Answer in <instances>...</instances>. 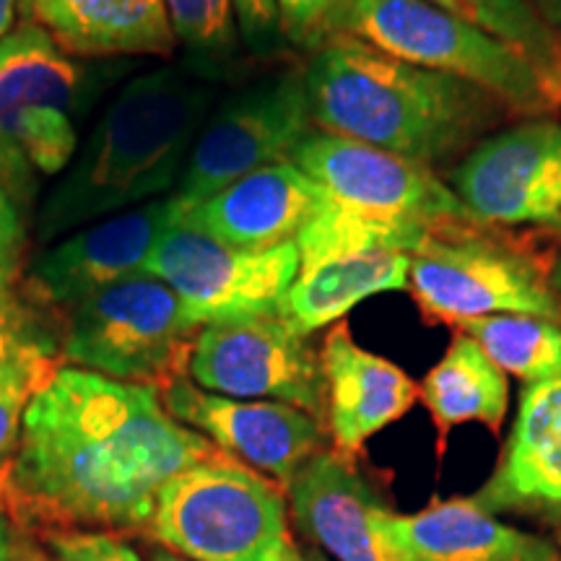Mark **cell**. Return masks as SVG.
I'll return each mask as SVG.
<instances>
[{
    "label": "cell",
    "instance_id": "1",
    "mask_svg": "<svg viewBox=\"0 0 561 561\" xmlns=\"http://www.w3.org/2000/svg\"><path fill=\"white\" fill-rule=\"evenodd\" d=\"M216 453L153 385L60 364L26 403L0 507L50 530H149L167 481Z\"/></svg>",
    "mask_w": 561,
    "mask_h": 561
},
{
    "label": "cell",
    "instance_id": "2",
    "mask_svg": "<svg viewBox=\"0 0 561 561\" xmlns=\"http://www.w3.org/2000/svg\"><path fill=\"white\" fill-rule=\"evenodd\" d=\"M219 81L198 62L161 66L117 89L37 210V244L174 193Z\"/></svg>",
    "mask_w": 561,
    "mask_h": 561
},
{
    "label": "cell",
    "instance_id": "3",
    "mask_svg": "<svg viewBox=\"0 0 561 561\" xmlns=\"http://www.w3.org/2000/svg\"><path fill=\"white\" fill-rule=\"evenodd\" d=\"M312 125L419 164L466 151L504 107L471 83L411 66L348 32L305 70Z\"/></svg>",
    "mask_w": 561,
    "mask_h": 561
},
{
    "label": "cell",
    "instance_id": "4",
    "mask_svg": "<svg viewBox=\"0 0 561 561\" xmlns=\"http://www.w3.org/2000/svg\"><path fill=\"white\" fill-rule=\"evenodd\" d=\"M117 76L83 66L34 21L0 39V182L21 214L39 180L68 170L79 125Z\"/></svg>",
    "mask_w": 561,
    "mask_h": 561
},
{
    "label": "cell",
    "instance_id": "5",
    "mask_svg": "<svg viewBox=\"0 0 561 561\" xmlns=\"http://www.w3.org/2000/svg\"><path fill=\"white\" fill-rule=\"evenodd\" d=\"M149 533L187 561H294L286 489L216 453L167 481Z\"/></svg>",
    "mask_w": 561,
    "mask_h": 561
},
{
    "label": "cell",
    "instance_id": "6",
    "mask_svg": "<svg viewBox=\"0 0 561 561\" xmlns=\"http://www.w3.org/2000/svg\"><path fill=\"white\" fill-rule=\"evenodd\" d=\"M343 32L411 66L471 83L515 115L549 117L559 107L520 53L430 0H348Z\"/></svg>",
    "mask_w": 561,
    "mask_h": 561
},
{
    "label": "cell",
    "instance_id": "7",
    "mask_svg": "<svg viewBox=\"0 0 561 561\" xmlns=\"http://www.w3.org/2000/svg\"><path fill=\"white\" fill-rule=\"evenodd\" d=\"M60 359L121 382L167 388L187 375L201 328L164 280L136 273L60 314Z\"/></svg>",
    "mask_w": 561,
    "mask_h": 561
},
{
    "label": "cell",
    "instance_id": "8",
    "mask_svg": "<svg viewBox=\"0 0 561 561\" xmlns=\"http://www.w3.org/2000/svg\"><path fill=\"white\" fill-rule=\"evenodd\" d=\"M409 289L430 318L453 325L494 314L561 322V299L551 280L520 252L486 240L468 221L432 231L411 255Z\"/></svg>",
    "mask_w": 561,
    "mask_h": 561
},
{
    "label": "cell",
    "instance_id": "9",
    "mask_svg": "<svg viewBox=\"0 0 561 561\" xmlns=\"http://www.w3.org/2000/svg\"><path fill=\"white\" fill-rule=\"evenodd\" d=\"M310 130L305 70L286 68L244 83L208 112L172 198L195 206L263 167L291 161Z\"/></svg>",
    "mask_w": 561,
    "mask_h": 561
},
{
    "label": "cell",
    "instance_id": "10",
    "mask_svg": "<svg viewBox=\"0 0 561 561\" xmlns=\"http://www.w3.org/2000/svg\"><path fill=\"white\" fill-rule=\"evenodd\" d=\"M144 273L178 294L195 325H221L276 314L299 276V250L297 242L261 252L229 248L178 219Z\"/></svg>",
    "mask_w": 561,
    "mask_h": 561
},
{
    "label": "cell",
    "instance_id": "11",
    "mask_svg": "<svg viewBox=\"0 0 561 561\" xmlns=\"http://www.w3.org/2000/svg\"><path fill=\"white\" fill-rule=\"evenodd\" d=\"M187 377L208 392L286 403L325 421L320 354L278 314L201 328L187 356Z\"/></svg>",
    "mask_w": 561,
    "mask_h": 561
},
{
    "label": "cell",
    "instance_id": "12",
    "mask_svg": "<svg viewBox=\"0 0 561 561\" xmlns=\"http://www.w3.org/2000/svg\"><path fill=\"white\" fill-rule=\"evenodd\" d=\"M291 161L328 198L356 214L430 229L455 221L476 224L432 167L359 140L310 130Z\"/></svg>",
    "mask_w": 561,
    "mask_h": 561
},
{
    "label": "cell",
    "instance_id": "13",
    "mask_svg": "<svg viewBox=\"0 0 561 561\" xmlns=\"http://www.w3.org/2000/svg\"><path fill=\"white\" fill-rule=\"evenodd\" d=\"M450 187L476 224L561 231V123L533 117L481 140Z\"/></svg>",
    "mask_w": 561,
    "mask_h": 561
},
{
    "label": "cell",
    "instance_id": "14",
    "mask_svg": "<svg viewBox=\"0 0 561 561\" xmlns=\"http://www.w3.org/2000/svg\"><path fill=\"white\" fill-rule=\"evenodd\" d=\"M178 201L167 195L70 231L32 257L24 294L62 314L91 294L144 273L146 261L178 221Z\"/></svg>",
    "mask_w": 561,
    "mask_h": 561
},
{
    "label": "cell",
    "instance_id": "15",
    "mask_svg": "<svg viewBox=\"0 0 561 561\" xmlns=\"http://www.w3.org/2000/svg\"><path fill=\"white\" fill-rule=\"evenodd\" d=\"M161 401L180 424L284 489L322 447V421L307 411L208 392L187 375L161 388Z\"/></svg>",
    "mask_w": 561,
    "mask_h": 561
},
{
    "label": "cell",
    "instance_id": "16",
    "mask_svg": "<svg viewBox=\"0 0 561 561\" xmlns=\"http://www.w3.org/2000/svg\"><path fill=\"white\" fill-rule=\"evenodd\" d=\"M301 536L339 561H413L392 536V510L341 453H318L286 489Z\"/></svg>",
    "mask_w": 561,
    "mask_h": 561
},
{
    "label": "cell",
    "instance_id": "17",
    "mask_svg": "<svg viewBox=\"0 0 561 561\" xmlns=\"http://www.w3.org/2000/svg\"><path fill=\"white\" fill-rule=\"evenodd\" d=\"M328 195L294 161L263 167L208 201L180 206V221L240 250H273L297 242L299 231L328 206Z\"/></svg>",
    "mask_w": 561,
    "mask_h": 561
},
{
    "label": "cell",
    "instance_id": "18",
    "mask_svg": "<svg viewBox=\"0 0 561 561\" xmlns=\"http://www.w3.org/2000/svg\"><path fill=\"white\" fill-rule=\"evenodd\" d=\"M325 380V424L335 453L354 458L364 442L409 413L419 385L382 356L364 351L343 322L328 331L320 348Z\"/></svg>",
    "mask_w": 561,
    "mask_h": 561
},
{
    "label": "cell",
    "instance_id": "19",
    "mask_svg": "<svg viewBox=\"0 0 561 561\" xmlns=\"http://www.w3.org/2000/svg\"><path fill=\"white\" fill-rule=\"evenodd\" d=\"M473 502L491 515L536 512L561 520V375L525 385L502 458Z\"/></svg>",
    "mask_w": 561,
    "mask_h": 561
},
{
    "label": "cell",
    "instance_id": "20",
    "mask_svg": "<svg viewBox=\"0 0 561 561\" xmlns=\"http://www.w3.org/2000/svg\"><path fill=\"white\" fill-rule=\"evenodd\" d=\"M30 19L76 58H164L178 47L164 0H37Z\"/></svg>",
    "mask_w": 561,
    "mask_h": 561
},
{
    "label": "cell",
    "instance_id": "21",
    "mask_svg": "<svg viewBox=\"0 0 561 561\" xmlns=\"http://www.w3.org/2000/svg\"><path fill=\"white\" fill-rule=\"evenodd\" d=\"M392 536L413 561H561L541 536L496 520L471 500L432 502L416 515H396Z\"/></svg>",
    "mask_w": 561,
    "mask_h": 561
},
{
    "label": "cell",
    "instance_id": "22",
    "mask_svg": "<svg viewBox=\"0 0 561 561\" xmlns=\"http://www.w3.org/2000/svg\"><path fill=\"white\" fill-rule=\"evenodd\" d=\"M411 257L398 252H369V255H341L307 268H299L297 280L278 305V318L299 335H310L335 325L375 294L409 289Z\"/></svg>",
    "mask_w": 561,
    "mask_h": 561
},
{
    "label": "cell",
    "instance_id": "23",
    "mask_svg": "<svg viewBox=\"0 0 561 561\" xmlns=\"http://www.w3.org/2000/svg\"><path fill=\"white\" fill-rule=\"evenodd\" d=\"M419 398L442 434L468 421L500 432L510 405V382L486 351L460 331L419 385Z\"/></svg>",
    "mask_w": 561,
    "mask_h": 561
},
{
    "label": "cell",
    "instance_id": "24",
    "mask_svg": "<svg viewBox=\"0 0 561 561\" xmlns=\"http://www.w3.org/2000/svg\"><path fill=\"white\" fill-rule=\"evenodd\" d=\"M60 314L0 289V388L34 392L60 367Z\"/></svg>",
    "mask_w": 561,
    "mask_h": 561
},
{
    "label": "cell",
    "instance_id": "25",
    "mask_svg": "<svg viewBox=\"0 0 561 561\" xmlns=\"http://www.w3.org/2000/svg\"><path fill=\"white\" fill-rule=\"evenodd\" d=\"M432 231L434 229L419 227V224L356 214V210L328 201V206L299 231V268L331 261V257L369 255V252H398V255L411 257L424 248Z\"/></svg>",
    "mask_w": 561,
    "mask_h": 561
},
{
    "label": "cell",
    "instance_id": "26",
    "mask_svg": "<svg viewBox=\"0 0 561 561\" xmlns=\"http://www.w3.org/2000/svg\"><path fill=\"white\" fill-rule=\"evenodd\" d=\"M460 331L486 351L504 375L528 385L561 375V322L530 314H494L460 322Z\"/></svg>",
    "mask_w": 561,
    "mask_h": 561
},
{
    "label": "cell",
    "instance_id": "27",
    "mask_svg": "<svg viewBox=\"0 0 561 561\" xmlns=\"http://www.w3.org/2000/svg\"><path fill=\"white\" fill-rule=\"evenodd\" d=\"M432 5L471 21L520 53L538 73L561 107V47L528 0H430Z\"/></svg>",
    "mask_w": 561,
    "mask_h": 561
},
{
    "label": "cell",
    "instance_id": "28",
    "mask_svg": "<svg viewBox=\"0 0 561 561\" xmlns=\"http://www.w3.org/2000/svg\"><path fill=\"white\" fill-rule=\"evenodd\" d=\"M178 42L201 58H221L234 47V0H164Z\"/></svg>",
    "mask_w": 561,
    "mask_h": 561
},
{
    "label": "cell",
    "instance_id": "29",
    "mask_svg": "<svg viewBox=\"0 0 561 561\" xmlns=\"http://www.w3.org/2000/svg\"><path fill=\"white\" fill-rule=\"evenodd\" d=\"M278 32L301 50H318L343 32L348 0H273Z\"/></svg>",
    "mask_w": 561,
    "mask_h": 561
},
{
    "label": "cell",
    "instance_id": "30",
    "mask_svg": "<svg viewBox=\"0 0 561 561\" xmlns=\"http://www.w3.org/2000/svg\"><path fill=\"white\" fill-rule=\"evenodd\" d=\"M42 561H144L117 536L102 530H47Z\"/></svg>",
    "mask_w": 561,
    "mask_h": 561
},
{
    "label": "cell",
    "instance_id": "31",
    "mask_svg": "<svg viewBox=\"0 0 561 561\" xmlns=\"http://www.w3.org/2000/svg\"><path fill=\"white\" fill-rule=\"evenodd\" d=\"M24 214L0 182V289H9L21 271L24 255Z\"/></svg>",
    "mask_w": 561,
    "mask_h": 561
},
{
    "label": "cell",
    "instance_id": "32",
    "mask_svg": "<svg viewBox=\"0 0 561 561\" xmlns=\"http://www.w3.org/2000/svg\"><path fill=\"white\" fill-rule=\"evenodd\" d=\"M34 392L19 388H0V473L5 471L13 453H16L21 419H24L26 403Z\"/></svg>",
    "mask_w": 561,
    "mask_h": 561
},
{
    "label": "cell",
    "instance_id": "33",
    "mask_svg": "<svg viewBox=\"0 0 561 561\" xmlns=\"http://www.w3.org/2000/svg\"><path fill=\"white\" fill-rule=\"evenodd\" d=\"M234 9L244 39L252 47H268L273 32H278L273 0H234Z\"/></svg>",
    "mask_w": 561,
    "mask_h": 561
},
{
    "label": "cell",
    "instance_id": "34",
    "mask_svg": "<svg viewBox=\"0 0 561 561\" xmlns=\"http://www.w3.org/2000/svg\"><path fill=\"white\" fill-rule=\"evenodd\" d=\"M0 561H30L24 549H21L16 530H13V525L3 507H0Z\"/></svg>",
    "mask_w": 561,
    "mask_h": 561
},
{
    "label": "cell",
    "instance_id": "35",
    "mask_svg": "<svg viewBox=\"0 0 561 561\" xmlns=\"http://www.w3.org/2000/svg\"><path fill=\"white\" fill-rule=\"evenodd\" d=\"M533 11L538 13V19L543 21L546 30L553 34V39L561 47V0H528Z\"/></svg>",
    "mask_w": 561,
    "mask_h": 561
},
{
    "label": "cell",
    "instance_id": "36",
    "mask_svg": "<svg viewBox=\"0 0 561 561\" xmlns=\"http://www.w3.org/2000/svg\"><path fill=\"white\" fill-rule=\"evenodd\" d=\"M19 9V0H0V39H5L13 32V21H16Z\"/></svg>",
    "mask_w": 561,
    "mask_h": 561
},
{
    "label": "cell",
    "instance_id": "37",
    "mask_svg": "<svg viewBox=\"0 0 561 561\" xmlns=\"http://www.w3.org/2000/svg\"><path fill=\"white\" fill-rule=\"evenodd\" d=\"M549 280H551V289L557 291V297L561 299V255H559V261H557V265H553V271H551V276H549Z\"/></svg>",
    "mask_w": 561,
    "mask_h": 561
},
{
    "label": "cell",
    "instance_id": "38",
    "mask_svg": "<svg viewBox=\"0 0 561 561\" xmlns=\"http://www.w3.org/2000/svg\"><path fill=\"white\" fill-rule=\"evenodd\" d=\"M151 561H187V559L174 557V553H170V551H153L151 553Z\"/></svg>",
    "mask_w": 561,
    "mask_h": 561
},
{
    "label": "cell",
    "instance_id": "39",
    "mask_svg": "<svg viewBox=\"0 0 561 561\" xmlns=\"http://www.w3.org/2000/svg\"><path fill=\"white\" fill-rule=\"evenodd\" d=\"M294 561H325V559H320V553H314V551H301L299 549L297 559H294Z\"/></svg>",
    "mask_w": 561,
    "mask_h": 561
},
{
    "label": "cell",
    "instance_id": "40",
    "mask_svg": "<svg viewBox=\"0 0 561 561\" xmlns=\"http://www.w3.org/2000/svg\"><path fill=\"white\" fill-rule=\"evenodd\" d=\"M19 3H21V11H24V13H26V16H30L32 5H34V3H37V0H19Z\"/></svg>",
    "mask_w": 561,
    "mask_h": 561
}]
</instances>
